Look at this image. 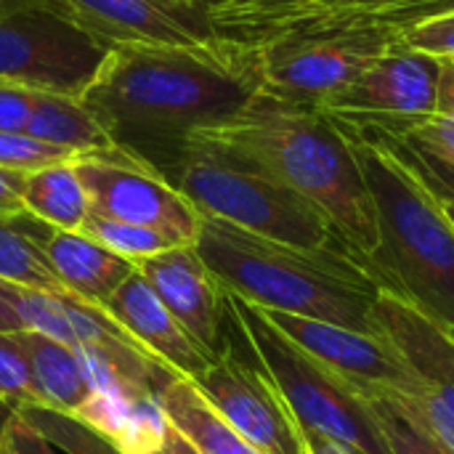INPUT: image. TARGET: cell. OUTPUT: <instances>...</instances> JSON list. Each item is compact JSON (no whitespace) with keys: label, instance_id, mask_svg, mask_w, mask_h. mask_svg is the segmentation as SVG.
<instances>
[{"label":"cell","instance_id":"603a6c76","mask_svg":"<svg viewBox=\"0 0 454 454\" xmlns=\"http://www.w3.org/2000/svg\"><path fill=\"white\" fill-rule=\"evenodd\" d=\"M24 215H0V279L51 295H72L48 266L43 250L24 226Z\"/></svg>","mask_w":454,"mask_h":454},{"label":"cell","instance_id":"e575fe53","mask_svg":"<svg viewBox=\"0 0 454 454\" xmlns=\"http://www.w3.org/2000/svg\"><path fill=\"white\" fill-rule=\"evenodd\" d=\"M24 176L21 170H5L0 168V215H21L24 202H21V186H24Z\"/></svg>","mask_w":454,"mask_h":454},{"label":"cell","instance_id":"9a60e30c","mask_svg":"<svg viewBox=\"0 0 454 454\" xmlns=\"http://www.w3.org/2000/svg\"><path fill=\"white\" fill-rule=\"evenodd\" d=\"M136 269L194 343L215 356L226 335V287L200 258L197 247H170L138 261Z\"/></svg>","mask_w":454,"mask_h":454},{"label":"cell","instance_id":"7a4b0ae2","mask_svg":"<svg viewBox=\"0 0 454 454\" xmlns=\"http://www.w3.org/2000/svg\"><path fill=\"white\" fill-rule=\"evenodd\" d=\"M186 146L229 154L295 189L359 261L378 247V215L348 130L322 106L261 88L234 117L189 136Z\"/></svg>","mask_w":454,"mask_h":454},{"label":"cell","instance_id":"484cf974","mask_svg":"<svg viewBox=\"0 0 454 454\" xmlns=\"http://www.w3.org/2000/svg\"><path fill=\"white\" fill-rule=\"evenodd\" d=\"M168 418L154 394L130 399L128 420L114 439V447L122 454H162L168 436Z\"/></svg>","mask_w":454,"mask_h":454},{"label":"cell","instance_id":"2e32d148","mask_svg":"<svg viewBox=\"0 0 454 454\" xmlns=\"http://www.w3.org/2000/svg\"><path fill=\"white\" fill-rule=\"evenodd\" d=\"M149 356L181 378L197 380L213 356L194 343V338L165 309L152 285L136 269L101 306Z\"/></svg>","mask_w":454,"mask_h":454},{"label":"cell","instance_id":"f546056e","mask_svg":"<svg viewBox=\"0 0 454 454\" xmlns=\"http://www.w3.org/2000/svg\"><path fill=\"white\" fill-rule=\"evenodd\" d=\"M407 146H412L426 160H434L444 168L454 170V120L442 114H426L418 117L412 125L404 128L402 136H396Z\"/></svg>","mask_w":454,"mask_h":454},{"label":"cell","instance_id":"5bb4252c","mask_svg":"<svg viewBox=\"0 0 454 454\" xmlns=\"http://www.w3.org/2000/svg\"><path fill=\"white\" fill-rule=\"evenodd\" d=\"M64 11L98 40L202 48L215 35L189 0H61Z\"/></svg>","mask_w":454,"mask_h":454},{"label":"cell","instance_id":"d6a6232c","mask_svg":"<svg viewBox=\"0 0 454 454\" xmlns=\"http://www.w3.org/2000/svg\"><path fill=\"white\" fill-rule=\"evenodd\" d=\"M0 454H56L53 444L45 442L32 426H27L16 412H11L0 428Z\"/></svg>","mask_w":454,"mask_h":454},{"label":"cell","instance_id":"277c9868","mask_svg":"<svg viewBox=\"0 0 454 454\" xmlns=\"http://www.w3.org/2000/svg\"><path fill=\"white\" fill-rule=\"evenodd\" d=\"M194 247L229 293L258 309L378 333L380 285L346 250H303L207 215Z\"/></svg>","mask_w":454,"mask_h":454},{"label":"cell","instance_id":"7c38bea8","mask_svg":"<svg viewBox=\"0 0 454 454\" xmlns=\"http://www.w3.org/2000/svg\"><path fill=\"white\" fill-rule=\"evenodd\" d=\"M261 311L285 338L330 367L364 399L410 396L423 388V380L407 367L399 351L380 333H362L285 311Z\"/></svg>","mask_w":454,"mask_h":454},{"label":"cell","instance_id":"3957f363","mask_svg":"<svg viewBox=\"0 0 454 454\" xmlns=\"http://www.w3.org/2000/svg\"><path fill=\"white\" fill-rule=\"evenodd\" d=\"M340 122L378 215V247L359 263L383 290L454 330V229L418 154L378 128Z\"/></svg>","mask_w":454,"mask_h":454},{"label":"cell","instance_id":"836d02e7","mask_svg":"<svg viewBox=\"0 0 454 454\" xmlns=\"http://www.w3.org/2000/svg\"><path fill=\"white\" fill-rule=\"evenodd\" d=\"M32 109V90L0 82V130L24 133Z\"/></svg>","mask_w":454,"mask_h":454},{"label":"cell","instance_id":"30bf717a","mask_svg":"<svg viewBox=\"0 0 454 454\" xmlns=\"http://www.w3.org/2000/svg\"><path fill=\"white\" fill-rule=\"evenodd\" d=\"M399 40V29L367 27L295 37L258 53L261 88L303 104H325Z\"/></svg>","mask_w":454,"mask_h":454},{"label":"cell","instance_id":"d6986e66","mask_svg":"<svg viewBox=\"0 0 454 454\" xmlns=\"http://www.w3.org/2000/svg\"><path fill=\"white\" fill-rule=\"evenodd\" d=\"M24 133L37 141L69 149L77 157L117 160L130 154L109 138V133L85 109L80 98L61 96V93L32 90V109Z\"/></svg>","mask_w":454,"mask_h":454},{"label":"cell","instance_id":"5b68a950","mask_svg":"<svg viewBox=\"0 0 454 454\" xmlns=\"http://www.w3.org/2000/svg\"><path fill=\"white\" fill-rule=\"evenodd\" d=\"M162 176L200 215L221 218L250 234L303 250L351 253L314 202L242 160L205 146H184L181 157Z\"/></svg>","mask_w":454,"mask_h":454},{"label":"cell","instance_id":"8fae6325","mask_svg":"<svg viewBox=\"0 0 454 454\" xmlns=\"http://www.w3.org/2000/svg\"><path fill=\"white\" fill-rule=\"evenodd\" d=\"M436 88L439 59L396 40L354 82L319 106L346 122L370 125L396 138L418 117L436 114Z\"/></svg>","mask_w":454,"mask_h":454},{"label":"cell","instance_id":"f35d334b","mask_svg":"<svg viewBox=\"0 0 454 454\" xmlns=\"http://www.w3.org/2000/svg\"><path fill=\"white\" fill-rule=\"evenodd\" d=\"M27 8H53V11L67 13L61 0H0V19L11 16V13H19V11H27Z\"/></svg>","mask_w":454,"mask_h":454},{"label":"cell","instance_id":"ac0fdd59","mask_svg":"<svg viewBox=\"0 0 454 454\" xmlns=\"http://www.w3.org/2000/svg\"><path fill=\"white\" fill-rule=\"evenodd\" d=\"M24 226L43 250L56 279L80 301L104 306L106 298L136 271V263L106 250L82 231L53 229L35 215H24Z\"/></svg>","mask_w":454,"mask_h":454},{"label":"cell","instance_id":"ffe728a7","mask_svg":"<svg viewBox=\"0 0 454 454\" xmlns=\"http://www.w3.org/2000/svg\"><path fill=\"white\" fill-rule=\"evenodd\" d=\"M154 396L170 426L202 454H263L210 407L189 378L168 372L154 388Z\"/></svg>","mask_w":454,"mask_h":454},{"label":"cell","instance_id":"b9f144b4","mask_svg":"<svg viewBox=\"0 0 454 454\" xmlns=\"http://www.w3.org/2000/svg\"><path fill=\"white\" fill-rule=\"evenodd\" d=\"M423 168V165H420ZM426 173V170H423ZM428 178V176H426ZM434 186V184H431ZM436 189V194H439V205H442V210H444V215H447V221L452 223L454 229V194H450V192H444V189H439V186H434Z\"/></svg>","mask_w":454,"mask_h":454},{"label":"cell","instance_id":"e0dca14e","mask_svg":"<svg viewBox=\"0 0 454 454\" xmlns=\"http://www.w3.org/2000/svg\"><path fill=\"white\" fill-rule=\"evenodd\" d=\"M375 330L454 412V330L383 287L375 301Z\"/></svg>","mask_w":454,"mask_h":454},{"label":"cell","instance_id":"d590c367","mask_svg":"<svg viewBox=\"0 0 454 454\" xmlns=\"http://www.w3.org/2000/svg\"><path fill=\"white\" fill-rule=\"evenodd\" d=\"M436 114L454 120V56L439 59V88H436Z\"/></svg>","mask_w":454,"mask_h":454},{"label":"cell","instance_id":"83f0119b","mask_svg":"<svg viewBox=\"0 0 454 454\" xmlns=\"http://www.w3.org/2000/svg\"><path fill=\"white\" fill-rule=\"evenodd\" d=\"M72 160H77V154H72L69 149L37 141L27 133L0 130V168H5V170L32 173V170L48 168V165L72 162Z\"/></svg>","mask_w":454,"mask_h":454},{"label":"cell","instance_id":"1f68e13d","mask_svg":"<svg viewBox=\"0 0 454 454\" xmlns=\"http://www.w3.org/2000/svg\"><path fill=\"white\" fill-rule=\"evenodd\" d=\"M128 412H130V399L93 391L85 399V404L74 412V418H80L82 423H88L90 428H96L114 444V439L120 436V431L128 420Z\"/></svg>","mask_w":454,"mask_h":454},{"label":"cell","instance_id":"6da1fadb","mask_svg":"<svg viewBox=\"0 0 454 454\" xmlns=\"http://www.w3.org/2000/svg\"><path fill=\"white\" fill-rule=\"evenodd\" d=\"M261 90L255 53L226 45L117 43L82 93L109 138L165 173L189 136L234 117Z\"/></svg>","mask_w":454,"mask_h":454},{"label":"cell","instance_id":"ba28073f","mask_svg":"<svg viewBox=\"0 0 454 454\" xmlns=\"http://www.w3.org/2000/svg\"><path fill=\"white\" fill-rule=\"evenodd\" d=\"M109 43L53 8H27L0 19V82L82 98Z\"/></svg>","mask_w":454,"mask_h":454},{"label":"cell","instance_id":"ab89813d","mask_svg":"<svg viewBox=\"0 0 454 454\" xmlns=\"http://www.w3.org/2000/svg\"><path fill=\"white\" fill-rule=\"evenodd\" d=\"M170 423V420H168ZM162 454H202L186 436H181L173 426L168 428V436H165V447H162Z\"/></svg>","mask_w":454,"mask_h":454},{"label":"cell","instance_id":"74e56055","mask_svg":"<svg viewBox=\"0 0 454 454\" xmlns=\"http://www.w3.org/2000/svg\"><path fill=\"white\" fill-rule=\"evenodd\" d=\"M410 149H412V146H410ZM412 152H415V149H412ZM415 154H418V152H415ZM418 160H420V165H423V170H426V176H428V181H431L434 186H439V189L454 194V170L439 165V162H434V160H426L423 154H418Z\"/></svg>","mask_w":454,"mask_h":454},{"label":"cell","instance_id":"f1b7e54d","mask_svg":"<svg viewBox=\"0 0 454 454\" xmlns=\"http://www.w3.org/2000/svg\"><path fill=\"white\" fill-rule=\"evenodd\" d=\"M0 402L11 410L24 404H40L27 356L16 343L13 333H0Z\"/></svg>","mask_w":454,"mask_h":454},{"label":"cell","instance_id":"60d3db41","mask_svg":"<svg viewBox=\"0 0 454 454\" xmlns=\"http://www.w3.org/2000/svg\"><path fill=\"white\" fill-rule=\"evenodd\" d=\"M13 330H24V325L19 322V317L13 314L8 298L0 290V333H13Z\"/></svg>","mask_w":454,"mask_h":454},{"label":"cell","instance_id":"4dcf8cb0","mask_svg":"<svg viewBox=\"0 0 454 454\" xmlns=\"http://www.w3.org/2000/svg\"><path fill=\"white\" fill-rule=\"evenodd\" d=\"M402 45L420 51L434 59H450L454 56V8L442 13L418 19L399 29Z\"/></svg>","mask_w":454,"mask_h":454},{"label":"cell","instance_id":"8992f818","mask_svg":"<svg viewBox=\"0 0 454 454\" xmlns=\"http://www.w3.org/2000/svg\"><path fill=\"white\" fill-rule=\"evenodd\" d=\"M226 314L285 396L303 431L325 434L362 454H394L372 404L330 367L285 338L258 306L226 290Z\"/></svg>","mask_w":454,"mask_h":454},{"label":"cell","instance_id":"9c48e42d","mask_svg":"<svg viewBox=\"0 0 454 454\" xmlns=\"http://www.w3.org/2000/svg\"><path fill=\"white\" fill-rule=\"evenodd\" d=\"M192 383L242 439L263 454H309L303 426L229 314L223 348Z\"/></svg>","mask_w":454,"mask_h":454},{"label":"cell","instance_id":"4fadbf2b","mask_svg":"<svg viewBox=\"0 0 454 454\" xmlns=\"http://www.w3.org/2000/svg\"><path fill=\"white\" fill-rule=\"evenodd\" d=\"M74 168L88 194L90 213L125 223L154 226L181 237L189 245L197 242L202 215L162 173L144 160L133 154L117 160L77 157Z\"/></svg>","mask_w":454,"mask_h":454},{"label":"cell","instance_id":"52a82bcc","mask_svg":"<svg viewBox=\"0 0 454 454\" xmlns=\"http://www.w3.org/2000/svg\"><path fill=\"white\" fill-rule=\"evenodd\" d=\"M226 45L261 53L271 45L338 32L391 27L454 8V0H189Z\"/></svg>","mask_w":454,"mask_h":454},{"label":"cell","instance_id":"8d00e7d4","mask_svg":"<svg viewBox=\"0 0 454 454\" xmlns=\"http://www.w3.org/2000/svg\"><path fill=\"white\" fill-rule=\"evenodd\" d=\"M306 447H309V454H362L359 450H354L343 442H335L325 434H317V431H306Z\"/></svg>","mask_w":454,"mask_h":454},{"label":"cell","instance_id":"d4e9b609","mask_svg":"<svg viewBox=\"0 0 454 454\" xmlns=\"http://www.w3.org/2000/svg\"><path fill=\"white\" fill-rule=\"evenodd\" d=\"M85 237L96 239L98 245H104L106 250L138 263L144 258H152V255H160L170 247H178V245H189L184 242L181 237L170 234V231H162V229H154V226H138V223H125V221H114V218H104V215H96V213H88L82 229H80Z\"/></svg>","mask_w":454,"mask_h":454},{"label":"cell","instance_id":"44dd1931","mask_svg":"<svg viewBox=\"0 0 454 454\" xmlns=\"http://www.w3.org/2000/svg\"><path fill=\"white\" fill-rule=\"evenodd\" d=\"M13 338L27 356L37 402L51 410L74 415L93 394L77 351L35 330H13Z\"/></svg>","mask_w":454,"mask_h":454},{"label":"cell","instance_id":"cb8c5ba5","mask_svg":"<svg viewBox=\"0 0 454 454\" xmlns=\"http://www.w3.org/2000/svg\"><path fill=\"white\" fill-rule=\"evenodd\" d=\"M11 412H16L45 442H51L53 450H61L64 454H122L104 434L74 415L51 410L45 404H24Z\"/></svg>","mask_w":454,"mask_h":454},{"label":"cell","instance_id":"4316f807","mask_svg":"<svg viewBox=\"0 0 454 454\" xmlns=\"http://www.w3.org/2000/svg\"><path fill=\"white\" fill-rule=\"evenodd\" d=\"M394 454H450L388 399H367Z\"/></svg>","mask_w":454,"mask_h":454},{"label":"cell","instance_id":"7402d4cb","mask_svg":"<svg viewBox=\"0 0 454 454\" xmlns=\"http://www.w3.org/2000/svg\"><path fill=\"white\" fill-rule=\"evenodd\" d=\"M21 202L29 215L64 231H80L90 213L88 194L77 176L74 160L27 173L21 186Z\"/></svg>","mask_w":454,"mask_h":454}]
</instances>
